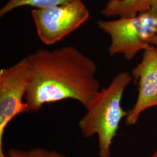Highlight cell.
<instances>
[{
    "instance_id": "3",
    "label": "cell",
    "mask_w": 157,
    "mask_h": 157,
    "mask_svg": "<svg viewBox=\"0 0 157 157\" xmlns=\"http://www.w3.org/2000/svg\"><path fill=\"white\" fill-rule=\"evenodd\" d=\"M97 25L111 37L108 50L111 56L120 54L131 60L140 51L157 48V13L151 10L133 17L100 21Z\"/></svg>"
},
{
    "instance_id": "10",
    "label": "cell",
    "mask_w": 157,
    "mask_h": 157,
    "mask_svg": "<svg viewBox=\"0 0 157 157\" xmlns=\"http://www.w3.org/2000/svg\"><path fill=\"white\" fill-rule=\"evenodd\" d=\"M150 9L157 13V0H149Z\"/></svg>"
},
{
    "instance_id": "11",
    "label": "cell",
    "mask_w": 157,
    "mask_h": 157,
    "mask_svg": "<svg viewBox=\"0 0 157 157\" xmlns=\"http://www.w3.org/2000/svg\"><path fill=\"white\" fill-rule=\"evenodd\" d=\"M150 157H157V150Z\"/></svg>"
},
{
    "instance_id": "5",
    "label": "cell",
    "mask_w": 157,
    "mask_h": 157,
    "mask_svg": "<svg viewBox=\"0 0 157 157\" xmlns=\"http://www.w3.org/2000/svg\"><path fill=\"white\" fill-rule=\"evenodd\" d=\"M29 78L26 57L0 70V157H6L3 147L6 127L17 115L28 113V106L24 100Z\"/></svg>"
},
{
    "instance_id": "6",
    "label": "cell",
    "mask_w": 157,
    "mask_h": 157,
    "mask_svg": "<svg viewBox=\"0 0 157 157\" xmlns=\"http://www.w3.org/2000/svg\"><path fill=\"white\" fill-rule=\"evenodd\" d=\"M132 76L137 84L138 96L125 118L127 125L136 124L147 109L157 107V48L151 46L144 50L142 60L133 69Z\"/></svg>"
},
{
    "instance_id": "2",
    "label": "cell",
    "mask_w": 157,
    "mask_h": 157,
    "mask_svg": "<svg viewBox=\"0 0 157 157\" xmlns=\"http://www.w3.org/2000/svg\"><path fill=\"white\" fill-rule=\"evenodd\" d=\"M132 80V76L128 72L117 74L107 87L100 90L78 122L84 137L97 136L100 157H111L112 140L122 119L128 115L121 105V100Z\"/></svg>"
},
{
    "instance_id": "8",
    "label": "cell",
    "mask_w": 157,
    "mask_h": 157,
    "mask_svg": "<svg viewBox=\"0 0 157 157\" xmlns=\"http://www.w3.org/2000/svg\"><path fill=\"white\" fill-rule=\"evenodd\" d=\"M76 0H8L0 9V17H2L20 7L28 6L34 9H41L65 4Z\"/></svg>"
},
{
    "instance_id": "1",
    "label": "cell",
    "mask_w": 157,
    "mask_h": 157,
    "mask_svg": "<svg viewBox=\"0 0 157 157\" xmlns=\"http://www.w3.org/2000/svg\"><path fill=\"white\" fill-rule=\"evenodd\" d=\"M29 78L25 95L28 113L47 104L74 100L86 109L100 91L95 62L72 45L39 49L26 56Z\"/></svg>"
},
{
    "instance_id": "7",
    "label": "cell",
    "mask_w": 157,
    "mask_h": 157,
    "mask_svg": "<svg viewBox=\"0 0 157 157\" xmlns=\"http://www.w3.org/2000/svg\"><path fill=\"white\" fill-rule=\"evenodd\" d=\"M150 10L149 0H108L101 13L107 17L130 18Z\"/></svg>"
},
{
    "instance_id": "4",
    "label": "cell",
    "mask_w": 157,
    "mask_h": 157,
    "mask_svg": "<svg viewBox=\"0 0 157 157\" xmlns=\"http://www.w3.org/2000/svg\"><path fill=\"white\" fill-rule=\"evenodd\" d=\"M37 33L45 45H52L87 21L90 12L82 0L31 11Z\"/></svg>"
},
{
    "instance_id": "9",
    "label": "cell",
    "mask_w": 157,
    "mask_h": 157,
    "mask_svg": "<svg viewBox=\"0 0 157 157\" xmlns=\"http://www.w3.org/2000/svg\"><path fill=\"white\" fill-rule=\"evenodd\" d=\"M6 157H67L65 155L56 150L38 147L30 150H21L17 148L10 149Z\"/></svg>"
}]
</instances>
